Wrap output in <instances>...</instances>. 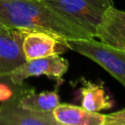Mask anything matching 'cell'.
Masks as SVG:
<instances>
[{"label":"cell","mask_w":125,"mask_h":125,"mask_svg":"<svg viewBox=\"0 0 125 125\" xmlns=\"http://www.w3.org/2000/svg\"><path fill=\"white\" fill-rule=\"evenodd\" d=\"M19 104L24 107L38 112H51L60 104L58 88L54 91L36 93L34 89L26 87L19 97Z\"/></svg>","instance_id":"8fae6325"},{"label":"cell","mask_w":125,"mask_h":125,"mask_svg":"<svg viewBox=\"0 0 125 125\" xmlns=\"http://www.w3.org/2000/svg\"><path fill=\"white\" fill-rule=\"evenodd\" d=\"M19 97L0 104V125H59L51 112H38L22 107Z\"/></svg>","instance_id":"5b68a950"},{"label":"cell","mask_w":125,"mask_h":125,"mask_svg":"<svg viewBox=\"0 0 125 125\" xmlns=\"http://www.w3.org/2000/svg\"><path fill=\"white\" fill-rule=\"evenodd\" d=\"M65 46L100 64L125 87V50L96 41L93 37L65 40Z\"/></svg>","instance_id":"7a4b0ae2"},{"label":"cell","mask_w":125,"mask_h":125,"mask_svg":"<svg viewBox=\"0 0 125 125\" xmlns=\"http://www.w3.org/2000/svg\"><path fill=\"white\" fill-rule=\"evenodd\" d=\"M30 30L10 28L0 32V74H8L25 62L22 40Z\"/></svg>","instance_id":"8992f818"},{"label":"cell","mask_w":125,"mask_h":125,"mask_svg":"<svg viewBox=\"0 0 125 125\" xmlns=\"http://www.w3.org/2000/svg\"><path fill=\"white\" fill-rule=\"evenodd\" d=\"M104 125H125V108L104 114Z\"/></svg>","instance_id":"4fadbf2b"},{"label":"cell","mask_w":125,"mask_h":125,"mask_svg":"<svg viewBox=\"0 0 125 125\" xmlns=\"http://www.w3.org/2000/svg\"><path fill=\"white\" fill-rule=\"evenodd\" d=\"M68 69V62L58 54L27 60L10 73L11 79L16 84H22L31 76L46 75L57 80L58 85L62 81V76Z\"/></svg>","instance_id":"277c9868"},{"label":"cell","mask_w":125,"mask_h":125,"mask_svg":"<svg viewBox=\"0 0 125 125\" xmlns=\"http://www.w3.org/2000/svg\"><path fill=\"white\" fill-rule=\"evenodd\" d=\"M0 22L8 28L45 31L64 40L92 37L43 0H0Z\"/></svg>","instance_id":"6da1fadb"},{"label":"cell","mask_w":125,"mask_h":125,"mask_svg":"<svg viewBox=\"0 0 125 125\" xmlns=\"http://www.w3.org/2000/svg\"><path fill=\"white\" fill-rule=\"evenodd\" d=\"M22 53L25 61L43 58L64 52L65 40L45 31H28L22 40Z\"/></svg>","instance_id":"52a82bcc"},{"label":"cell","mask_w":125,"mask_h":125,"mask_svg":"<svg viewBox=\"0 0 125 125\" xmlns=\"http://www.w3.org/2000/svg\"><path fill=\"white\" fill-rule=\"evenodd\" d=\"M26 88V85L16 84L12 81L10 73L0 74V102L3 103L12 98L20 96Z\"/></svg>","instance_id":"7c38bea8"},{"label":"cell","mask_w":125,"mask_h":125,"mask_svg":"<svg viewBox=\"0 0 125 125\" xmlns=\"http://www.w3.org/2000/svg\"><path fill=\"white\" fill-rule=\"evenodd\" d=\"M53 114L57 122L62 125H104V114L74 104L60 103Z\"/></svg>","instance_id":"9c48e42d"},{"label":"cell","mask_w":125,"mask_h":125,"mask_svg":"<svg viewBox=\"0 0 125 125\" xmlns=\"http://www.w3.org/2000/svg\"><path fill=\"white\" fill-rule=\"evenodd\" d=\"M95 37L109 46L125 50V11L114 6L108 7L97 27Z\"/></svg>","instance_id":"ba28073f"},{"label":"cell","mask_w":125,"mask_h":125,"mask_svg":"<svg viewBox=\"0 0 125 125\" xmlns=\"http://www.w3.org/2000/svg\"><path fill=\"white\" fill-rule=\"evenodd\" d=\"M54 11L74 21L92 37L105 10L113 6V0H43Z\"/></svg>","instance_id":"3957f363"},{"label":"cell","mask_w":125,"mask_h":125,"mask_svg":"<svg viewBox=\"0 0 125 125\" xmlns=\"http://www.w3.org/2000/svg\"><path fill=\"white\" fill-rule=\"evenodd\" d=\"M8 29H10V28H8L7 26H5L4 24H2V23L0 22V32H2V31H6V30H8Z\"/></svg>","instance_id":"5bb4252c"},{"label":"cell","mask_w":125,"mask_h":125,"mask_svg":"<svg viewBox=\"0 0 125 125\" xmlns=\"http://www.w3.org/2000/svg\"><path fill=\"white\" fill-rule=\"evenodd\" d=\"M80 81L82 83L79 89L81 106L93 112H100L112 107L113 102L107 95L103 83H94L84 77L80 78Z\"/></svg>","instance_id":"30bf717a"}]
</instances>
